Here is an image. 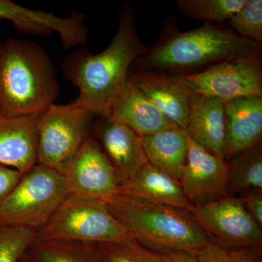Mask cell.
Returning a JSON list of instances; mask_svg holds the SVG:
<instances>
[{"instance_id":"27","label":"cell","mask_w":262,"mask_h":262,"mask_svg":"<svg viewBox=\"0 0 262 262\" xmlns=\"http://www.w3.org/2000/svg\"><path fill=\"white\" fill-rule=\"evenodd\" d=\"M196 255L199 262H262L261 248H228L210 243Z\"/></svg>"},{"instance_id":"14","label":"cell","mask_w":262,"mask_h":262,"mask_svg":"<svg viewBox=\"0 0 262 262\" xmlns=\"http://www.w3.org/2000/svg\"><path fill=\"white\" fill-rule=\"evenodd\" d=\"M103 116H107L127 125L141 137L177 127L128 77L108 113Z\"/></svg>"},{"instance_id":"19","label":"cell","mask_w":262,"mask_h":262,"mask_svg":"<svg viewBox=\"0 0 262 262\" xmlns=\"http://www.w3.org/2000/svg\"><path fill=\"white\" fill-rule=\"evenodd\" d=\"M149 163L179 182L188 151V136L180 127L141 137Z\"/></svg>"},{"instance_id":"10","label":"cell","mask_w":262,"mask_h":262,"mask_svg":"<svg viewBox=\"0 0 262 262\" xmlns=\"http://www.w3.org/2000/svg\"><path fill=\"white\" fill-rule=\"evenodd\" d=\"M68 198L106 203L119 193L116 170L90 135L62 172Z\"/></svg>"},{"instance_id":"22","label":"cell","mask_w":262,"mask_h":262,"mask_svg":"<svg viewBox=\"0 0 262 262\" xmlns=\"http://www.w3.org/2000/svg\"><path fill=\"white\" fill-rule=\"evenodd\" d=\"M246 0H177L179 10L194 20L224 23L230 20Z\"/></svg>"},{"instance_id":"23","label":"cell","mask_w":262,"mask_h":262,"mask_svg":"<svg viewBox=\"0 0 262 262\" xmlns=\"http://www.w3.org/2000/svg\"><path fill=\"white\" fill-rule=\"evenodd\" d=\"M37 231L0 222V262H19L36 239Z\"/></svg>"},{"instance_id":"13","label":"cell","mask_w":262,"mask_h":262,"mask_svg":"<svg viewBox=\"0 0 262 262\" xmlns=\"http://www.w3.org/2000/svg\"><path fill=\"white\" fill-rule=\"evenodd\" d=\"M128 78L167 118L177 127L185 129L191 94L180 77L136 70L130 71Z\"/></svg>"},{"instance_id":"16","label":"cell","mask_w":262,"mask_h":262,"mask_svg":"<svg viewBox=\"0 0 262 262\" xmlns=\"http://www.w3.org/2000/svg\"><path fill=\"white\" fill-rule=\"evenodd\" d=\"M225 103L213 96L191 94L189 117L184 130L196 144L226 159Z\"/></svg>"},{"instance_id":"20","label":"cell","mask_w":262,"mask_h":262,"mask_svg":"<svg viewBox=\"0 0 262 262\" xmlns=\"http://www.w3.org/2000/svg\"><path fill=\"white\" fill-rule=\"evenodd\" d=\"M227 192L242 198L262 193L261 144L242 150L228 161Z\"/></svg>"},{"instance_id":"8","label":"cell","mask_w":262,"mask_h":262,"mask_svg":"<svg viewBox=\"0 0 262 262\" xmlns=\"http://www.w3.org/2000/svg\"><path fill=\"white\" fill-rule=\"evenodd\" d=\"M261 54L220 62L199 73L180 77L190 94L224 101L244 96H262Z\"/></svg>"},{"instance_id":"30","label":"cell","mask_w":262,"mask_h":262,"mask_svg":"<svg viewBox=\"0 0 262 262\" xmlns=\"http://www.w3.org/2000/svg\"><path fill=\"white\" fill-rule=\"evenodd\" d=\"M164 262H199L194 253L181 251H169L160 252Z\"/></svg>"},{"instance_id":"25","label":"cell","mask_w":262,"mask_h":262,"mask_svg":"<svg viewBox=\"0 0 262 262\" xmlns=\"http://www.w3.org/2000/svg\"><path fill=\"white\" fill-rule=\"evenodd\" d=\"M229 22L237 35L261 45V0H246Z\"/></svg>"},{"instance_id":"29","label":"cell","mask_w":262,"mask_h":262,"mask_svg":"<svg viewBox=\"0 0 262 262\" xmlns=\"http://www.w3.org/2000/svg\"><path fill=\"white\" fill-rule=\"evenodd\" d=\"M239 199L253 220L262 227V193L249 194Z\"/></svg>"},{"instance_id":"3","label":"cell","mask_w":262,"mask_h":262,"mask_svg":"<svg viewBox=\"0 0 262 262\" xmlns=\"http://www.w3.org/2000/svg\"><path fill=\"white\" fill-rule=\"evenodd\" d=\"M159 41L135 61L140 69L190 70L239 57L261 54L262 46L233 31L206 23L199 28L180 32L170 20Z\"/></svg>"},{"instance_id":"11","label":"cell","mask_w":262,"mask_h":262,"mask_svg":"<svg viewBox=\"0 0 262 262\" xmlns=\"http://www.w3.org/2000/svg\"><path fill=\"white\" fill-rule=\"evenodd\" d=\"M228 179V161L188 137L187 159L179 182L193 206L227 196Z\"/></svg>"},{"instance_id":"17","label":"cell","mask_w":262,"mask_h":262,"mask_svg":"<svg viewBox=\"0 0 262 262\" xmlns=\"http://www.w3.org/2000/svg\"><path fill=\"white\" fill-rule=\"evenodd\" d=\"M226 160L239 151L261 144L262 96H244L225 103Z\"/></svg>"},{"instance_id":"18","label":"cell","mask_w":262,"mask_h":262,"mask_svg":"<svg viewBox=\"0 0 262 262\" xmlns=\"http://www.w3.org/2000/svg\"><path fill=\"white\" fill-rule=\"evenodd\" d=\"M118 194L189 212L193 208L180 182L150 163L132 179L120 184Z\"/></svg>"},{"instance_id":"24","label":"cell","mask_w":262,"mask_h":262,"mask_svg":"<svg viewBox=\"0 0 262 262\" xmlns=\"http://www.w3.org/2000/svg\"><path fill=\"white\" fill-rule=\"evenodd\" d=\"M101 262H164L159 252L145 247L134 239L121 244H96Z\"/></svg>"},{"instance_id":"4","label":"cell","mask_w":262,"mask_h":262,"mask_svg":"<svg viewBox=\"0 0 262 262\" xmlns=\"http://www.w3.org/2000/svg\"><path fill=\"white\" fill-rule=\"evenodd\" d=\"M139 244L157 251L196 254L211 243L190 212L130 196L117 195L104 203Z\"/></svg>"},{"instance_id":"12","label":"cell","mask_w":262,"mask_h":262,"mask_svg":"<svg viewBox=\"0 0 262 262\" xmlns=\"http://www.w3.org/2000/svg\"><path fill=\"white\" fill-rule=\"evenodd\" d=\"M94 131L98 138L96 141L116 170L120 184L149 163L141 136L130 127L107 116H99Z\"/></svg>"},{"instance_id":"21","label":"cell","mask_w":262,"mask_h":262,"mask_svg":"<svg viewBox=\"0 0 262 262\" xmlns=\"http://www.w3.org/2000/svg\"><path fill=\"white\" fill-rule=\"evenodd\" d=\"M34 255L39 262H101L95 244L66 241H35Z\"/></svg>"},{"instance_id":"7","label":"cell","mask_w":262,"mask_h":262,"mask_svg":"<svg viewBox=\"0 0 262 262\" xmlns=\"http://www.w3.org/2000/svg\"><path fill=\"white\" fill-rule=\"evenodd\" d=\"M96 116L74 101L66 105L53 103L39 114L37 163L62 173L91 135Z\"/></svg>"},{"instance_id":"31","label":"cell","mask_w":262,"mask_h":262,"mask_svg":"<svg viewBox=\"0 0 262 262\" xmlns=\"http://www.w3.org/2000/svg\"><path fill=\"white\" fill-rule=\"evenodd\" d=\"M25 262H39V260L37 259V258H36V256H33L32 258H29L28 259H27V261Z\"/></svg>"},{"instance_id":"6","label":"cell","mask_w":262,"mask_h":262,"mask_svg":"<svg viewBox=\"0 0 262 262\" xmlns=\"http://www.w3.org/2000/svg\"><path fill=\"white\" fill-rule=\"evenodd\" d=\"M67 198L61 172L37 163L22 174L0 205V222L37 232Z\"/></svg>"},{"instance_id":"5","label":"cell","mask_w":262,"mask_h":262,"mask_svg":"<svg viewBox=\"0 0 262 262\" xmlns=\"http://www.w3.org/2000/svg\"><path fill=\"white\" fill-rule=\"evenodd\" d=\"M129 229L101 202L67 198L35 241H66L90 244L134 241Z\"/></svg>"},{"instance_id":"26","label":"cell","mask_w":262,"mask_h":262,"mask_svg":"<svg viewBox=\"0 0 262 262\" xmlns=\"http://www.w3.org/2000/svg\"><path fill=\"white\" fill-rule=\"evenodd\" d=\"M3 19L9 20L19 30L33 34L42 27L45 15L40 10L24 8L10 0H0V20Z\"/></svg>"},{"instance_id":"15","label":"cell","mask_w":262,"mask_h":262,"mask_svg":"<svg viewBox=\"0 0 262 262\" xmlns=\"http://www.w3.org/2000/svg\"><path fill=\"white\" fill-rule=\"evenodd\" d=\"M37 119L0 114V165L24 174L37 164Z\"/></svg>"},{"instance_id":"9","label":"cell","mask_w":262,"mask_h":262,"mask_svg":"<svg viewBox=\"0 0 262 262\" xmlns=\"http://www.w3.org/2000/svg\"><path fill=\"white\" fill-rule=\"evenodd\" d=\"M190 213L213 244L228 248H261V227L237 196L193 206Z\"/></svg>"},{"instance_id":"1","label":"cell","mask_w":262,"mask_h":262,"mask_svg":"<svg viewBox=\"0 0 262 262\" xmlns=\"http://www.w3.org/2000/svg\"><path fill=\"white\" fill-rule=\"evenodd\" d=\"M149 50L141 40L130 5L122 8L118 27L107 48L98 54L72 52L62 63L63 75L79 90L74 102L98 116L106 115L128 77L133 63Z\"/></svg>"},{"instance_id":"28","label":"cell","mask_w":262,"mask_h":262,"mask_svg":"<svg viewBox=\"0 0 262 262\" xmlns=\"http://www.w3.org/2000/svg\"><path fill=\"white\" fill-rule=\"evenodd\" d=\"M21 176L15 169L0 165V205L11 192Z\"/></svg>"},{"instance_id":"2","label":"cell","mask_w":262,"mask_h":262,"mask_svg":"<svg viewBox=\"0 0 262 262\" xmlns=\"http://www.w3.org/2000/svg\"><path fill=\"white\" fill-rule=\"evenodd\" d=\"M59 94L56 69L42 46L15 38L0 44V114L39 115Z\"/></svg>"}]
</instances>
